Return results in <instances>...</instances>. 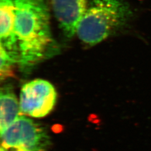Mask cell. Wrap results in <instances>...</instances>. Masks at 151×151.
<instances>
[{"mask_svg": "<svg viewBox=\"0 0 151 151\" xmlns=\"http://www.w3.org/2000/svg\"><path fill=\"white\" fill-rule=\"evenodd\" d=\"M19 63L30 67L48 54L53 45L45 0H14Z\"/></svg>", "mask_w": 151, "mask_h": 151, "instance_id": "obj_1", "label": "cell"}, {"mask_svg": "<svg viewBox=\"0 0 151 151\" xmlns=\"http://www.w3.org/2000/svg\"><path fill=\"white\" fill-rule=\"evenodd\" d=\"M133 16L126 0H89L77 34L84 43L93 45L126 27Z\"/></svg>", "mask_w": 151, "mask_h": 151, "instance_id": "obj_2", "label": "cell"}, {"mask_svg": "<svg viewBox=\"0 0 151 151\" xmlns=\"http://www.w3.org/2000/svg\"><path fill=\"white\" fill-rule=\"evenodd\" d=\"M1 134V148L7 151H46L50 144L49 137L43 128L22 116Z\"/></svg>", "mask_w": 151, "mask_h": 151, "instance_id": "obj_3", "label": "cell"}, {"mask_svg": "<svg viewBox=\"0 0 151 151\" xmlns=\"http://www.w3.org/2000/svg\"><path fill=\"white\" fill-rule=\"evenodd\" d=\"M57 94L52 83L36 79L25 83L20 95L21 113L34 118H43L50 113L56 103Z\"/></svg>", "mask_w": 151, "mask_h": 151, "instance_id": "obj_4", "label": "cell"}, {"mask_svg": "<svg viewBox=\"0 0 151 151\" xmlns=\"http://www.w3.org/2000/svg\"><path fill=\"white\" fill-rule=\"evenodd\" d=\"M89 0H51L54 15L63 34L72 38L86 11Z\"/></svg>", "mask_w": 151, "mask_h": 151, "instance_id": "obj_5", "label": "cell"}, {"mask_svg": "<svg viewBox=\"0 0 151 151\" xmlns=\"http://www.w3.org/2000/svg\"><path fill=\"white\" fill-rule=\"evenodd\" d=\"M1 45L19 55L15 34V5L14 0H0Z\"/></svg>", "mask_w": 151, "mask_h": 151, "instance_id": "obj_6", "label": "cell"}, {"mask_svg": "<svg viewBox=\"0 0 151 151\" xmlns=\"http://www.w3.org/2000/svg\"><path fill=\"white\" fill-rule=\"evenodd\" d=\"M0 131L4 132L19 117L20 103L9 87L1 89L0 96Z\"/></svg>", "mask_w": 151, "mask_h": 151, "instance_id": "obj_7", "label": "cell"}, {"mask_svg": "<svg viewBox=\"0 0 151 151\" xmlns=\"http://www.w3.org/2000/svg\"><path fill=\"white\" fill-rule=\"evenodd\" d=\"M1 66L0 73L1 80H5L13 75L14 67L17 62L19 63V55L6 50L1 45L0 48Z\"/></svg>", "mask_w": 151, "mask_h": 151, "instance_id": "obj_8", "label": "cell"}, {"mask_svg": "<svg viewBox=\"0 0 151 151\" xmlns=\"http://www.w3.org/2000/svg\"><path fill=\"white\" fill-rule=\"evenodd\" d=\"M1 151H6V150H4V149H2V148H1Z\"/></svg>", "mask_w": 151, "mask_h": 151, "instance_id": "obj_9", "label": "cell"}]
</instances>
